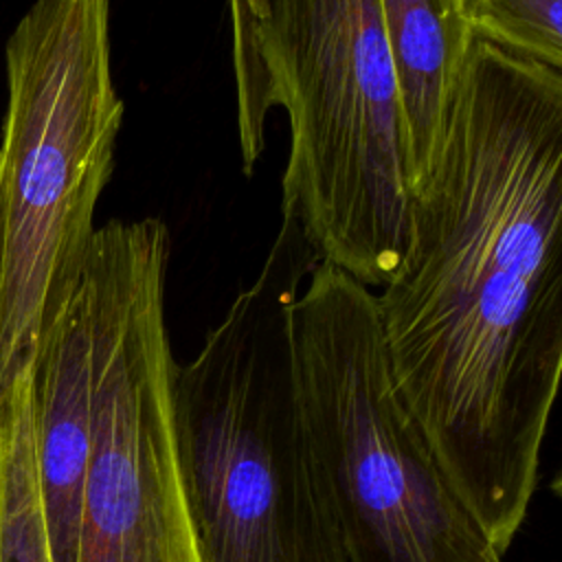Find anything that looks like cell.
<instances>
[{
	"label": "cell",
	"instance_id": "obj_1",
	"mask_svg": "<svg viewBox=\"0 0 562 562\" xmlns=\"http://www.w3.org/2000/svg\"><path fill=\"white\" fill-rule=\"evenodd\" d=\"M375 303L402 406L505 555L562 373V70L474 40Z\"/></svg>",
	"mask_w": 562,
	"mask_h": 562
},
{
	"label": "cell",
	"instance_id": "obj_2",
	"mask_svg": "<svg viewBox=\"0 0 562 562\" xmlns=\"http://www.w3.org/2000/svg\"><path fill=\"white\" fill-rule=\"evenodd\" d=\"M321 261L281 213L257 279L173 369L171 415L202 562H347L299 391L292 305Z\"/></svg>",
	"mask_w": 562,
	"mask_h": 562
},
{
	"label": "cell",
	"instance_id": "obj_3",
	"mask_svg": "<svg viewBox=\"0 0 562 562\" xmlns=\"http://www.w3.org/2000/svg\"><path fill=\"white\" fill-rule=\"evenodd\" d=\"M0 391L68 299L114 171L110 0H35L4 46Z\"/></svg>",
	"mask_w": 562,
	"mask_h": 562
},
{
	"label": "cell",
	"instance_id": "obj_4",
	"mask_svg": "<svg viewBox=\"0 0 562 562\" xmlns=\"http://www.w3.org/2000/svg\"><path fill=\"white\" fill-rule=\"evenodd\" d=\"M263 105L290 121L281 213L321 259L382 288L408 241L402 119L378 0H268Z\"/></svg>",
	"mask_w": 562,
	"mask_h": 562
},
{
	"label": "cell",
	"instance_id": "obj_5",
	"mask_svg": "<svg viewBox=\"0 0 562 562\" xmlns=\"http://www.w3.org/2000/svg\"><path fill=\"white\" fill-rule=\"evenodd\" d=\"M292 338L347 562H505L402 406L375 294L321 259L294 299Z\"/></svg>",
	"mask_w": 562,
	"mask_h": 562
},
{
	"label": "cell",
	"instance_id": "obj_6",
	"mask_svg": "<svg viewBox=\"0 0 562 562\" xmlns=\"http://www.w3.org/2000/svg\"><path fill=\"white\" fill-rule=\"evenodd\" d=\"M169 255L167 224L143 217L99 226L83 259L97 382L75 562H202L171 415Z\"/></svg>",
	"mask_w": 562,
	"mask_h": 562
},
{
	"label": "cell",
	"instance_id": "obj_7",
	"mask_svg": "<svg viewBox=\"0 0 562 562\" xmlns=\"http://www.w3.org/2000/svg\"><path fill=\"white\" fill-rule=\"evenodd\" d=\"M94 382V296L81 266L68 299L42 331L29 362L33 446L50 562H75Z\"/></svg>",
	"mask_w": 562,
	"mask_h": 562
},
{
	"label": "cell",
	"instance_id": "obj_8",
	"mask_svg": "<svg viewBox=\"0 0 562 562\" xmlns=\"http://www.w3.org/2000/svg\"><path fill=\"white\" fill-rule=\"evenodd\" d=\"M393 64L406 187L419 193L441 156L474 37L461 0H378Z\"/></svg>",
	"mask_w": 562,
	"mask_h": 562
},
{
	"label": "cell",
	"instance_id": "obj_9",
	"mask_svg": "<svg viewBox=\"0 0 562 562\" xmlns=\"http://www.w3.org/2000/svg\"><path fill=\"white\" fill-rule=\"evenodd\" d=\"M29 362L0 391V562H50L33 446Z\"/></svg>",
	"mask_w": 562,
	"mask_h": 562
},
{
	"label": "cell",
	"instance_id": "obj_10",
	"mask_svg": "<svg viewBox=\"0 0 562 562\" xmlns=\"http://www.w3.org/2000/svg\"><path fill=\"white\" fill-rule=\"evenodd\" d=\"M476 42L562 70V0H461Z\"/></svg>",
	"mask_w": 562,
	"mask_h": 562
},
{
	"label": "cell",
	"instance_id": "obj_11",
	"mask_svg": "<svg viewBox=\"0 0 562 562\" xmlns=\"http://www.w3.org/2000/svg\"><path fill=\"white\" fill-rule=\"evenodd\" d=\"M233 18V59L237 86V125L241 160L255 162L263 149V83L259 70V33L268 20V0H228Z\"/></svg>",
	"mask_w": 562,
	"mask_h": 562
}]
</instances>
